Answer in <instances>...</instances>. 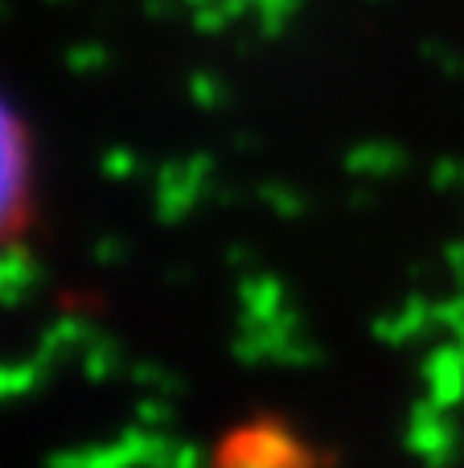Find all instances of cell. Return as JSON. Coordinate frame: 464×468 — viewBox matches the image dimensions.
Wrapping results in <instances>:
<instances>
[{"mask_svg": "<svg viewBox=\"0 0 464 468\" xmlns=\"http://www.w3.org/2000/svg\"><path fill=\"white\" fill-rule=\"evenodd\" d=\"M37 214V153L25 115L0 87V267L21 250Z\"/></svg>", "mask_w": 464, "mask_h": 468, "instance_id": "obj_1", "label": "cell"}, {"mask_svg": "<svg viewBox=\"0 0 464 468\" xmlns=\"http://www.w3.org/2000/svg\"><path fill=\"white\" fill-rule=\"evenodd\" d=\"M214 468H321V456L292 428L276 420H255L222 440Z\"/></svg>", "mask_w": 464, "mask_h": 468, "instance_id": "obj_2", "label": "cell"}]
</instances>
